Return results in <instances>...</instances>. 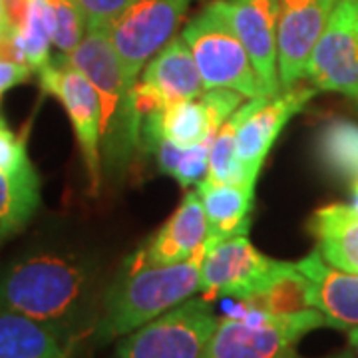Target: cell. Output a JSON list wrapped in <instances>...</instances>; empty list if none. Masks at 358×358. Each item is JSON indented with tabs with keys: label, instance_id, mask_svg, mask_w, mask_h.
Returning a JSON list of instances; mask_svg holds the SVG:
<instances>
[{
	"label": "cell",
	"instance_id": "1",
	"mask_svg": "<svg viewBox=\"0 0 358 358\" xmlns=\"http://www.w3.org/2000/svg\"><path fill=\"white\" fill-rule=\"evenodd\" d=\"M102 299L96 261L74 251L36 249L0 273V313L42 320L80 341L94 334Z\"/></svg>",
	"mask_w": 358,
	"mask_h": 358
},
{
	"label": "cell",
	"instance_id": "2",
	"mask_svg": "<svg viewBox=\"0 0 358 358\" xmlns=\"http://www.w3.org/2000/svg\"><path fill=\"white\" fill-rule=\"evenodd\" d=\"M205 249L207 245L176 265L136 267L124 261L103 291L102 313L92 334L94 343L106 345L122 338L199 293Z\"/></svg>",
	"mask_w": 358,
	"mask_h": 358
},
{
	"label": "cell",
	"instance_id": "3",
	"mask_svg": "<svg viewBox=\"0 0 358 358\" xmlns=\"http://www.w3.org/2000/svg\"><path fill=\"white\" fill-rule=\"evenodd\" d=\"M64 56L98 92L102 106V169L108 179H120L136 150L141 148V120L134 103V88L122 76L110 28H88L82 42Z\"/></svg>",
	"mask_w": 358,
	"mask_h": 358
},
{
	"label": "cell",
	"instance_id": "4",
	"mask_svg": "<svg viewBox=\"0 0 358 358\" xmlns=\"http://www.w3.org/2000/svg\"><path fill=\"white\" fill-rule=\"evenodd\" d=\"M320 327H329V320L317 308L273 315L239 301L217 322L203 358H285L301 336Z\"/></svg>",
	"mask_w": 358,
	"mask_h": 358
},
{
	"label": "cell",
	"instance_id": "5",
	"mask_svg": "<svg viewBox=\"0 0 358 358\" xmlns=\"http://www.w3.org/2000/svg\"><path fill=\"white\" fill-rule=\"evenodd\" d=\"M181 38L192 50L205 90H235L249 100L268 98L243 42L231 24L225 0H215L195 14L183 28Z\"/></svg>",
	"mask_w": 358,
	"mask_h": 358
},
{
	"label": "cell",
	"instance_id": "6",
	"mask_svg": "<svg viewBox=\"0 0 358 358\" xmlns=\"http://www.w3.org/2000/svg\"><path fill=\"white\" fill-rule=\"evenodd\" d=\"M217 322L209 299H187L122 336L114 358H203Z\"/></svg>",
	"mask_w": 358,
	"mask_h": 358
},
{
	"label": "cell",
	"instance_id": "7",
	"mask_svg": "<svg viewBox=\"0 0 358 358\" xmlns=\"http://www.w3.org/2000/svg\"><path fill=\"white\" fill-rule=\"evenodd\" d=\"M294 268V263L275 261L255 249L247 235L217 243H207L201 265V289L205 299L233 296L251 301L271 289Z\"/></svg>",
	"mask_w": 358,
	"mask_h": 358
},
{
	"label": "cell",
	"instance_id": "8",
	"mask_svg": "<svg viewBox=\"0 0 358 358\" xmlns=\"http://www.w3.org/2000/svg\"><path fill=\"white\" fill-rule=\"evenodd\" d=\"M36 74L42 92L58 98L68 112L88 173L90 192L98 195L102 185V106L98 92L64 54L52 56L50 62Z\"/></svg>",
	"mask_w": 358,
	"mask_h": 358
},
{
	"label": "cell",
	"instance_id": "9",
	"mask_svg": "<svg viewBox=\"0 0 358 358\" xmlns=\"http://www.w3.org/2000/svg\"><path fill=\"white\" fill-rule=\"evenodd\" d=\"M192 0H136L114 24L110 40L129 88L138 84L141 68L176 38Z\"/></svg>",
	"mask_w": 358,
	"mask_h": 358
},
{
	"label": "cell",
	"instance_id": "10",
	"mask_svg": "<svg viewBox=\"0 0 358 358\" xmlns=\"http://www.w3.org/2000/svg\"><path fill=\"white\" fill-rule=\"evenodd\" d=\"M305 78L322 92L358 100V0H338L310 54Z\"/></svg>",
	"mask_w": 358,
	"mask_h": 358
},
{
	"label": "cell",
	"instance_id": "11",
	"mask_svg": "<svg viewBox=\"0 0 358 358\" xmlns=\"http://www.w3.org/2000/svg\"><path fill=\"white\" fill-rule=\"evenodd\" d=\"M317 92L319 90L313 86L296 84L277 96L243 103V117L237 129V159L249 183H257L261 167L285 124L299 114Z\"/></svg>",
	"mask_w": 358,
	"mask_h": 358
},
{
	"label": "cell",
	"instance_id": "12",
	"mask_svg": "<svg viewBox=\"0 0 358 358\" xmlns=\"http://www.w3.org/2000/svg\"><path fill=\"white\" fill-rule=\"evenodd\" d=\"M243 94L227 88L205 90L199 98L179 100L143 120L141 134H162L179 148L213 141L221 126L243 106Z\"/></svg>",
	"mask_w": 358,
	"mask_h": 358
},
{
	"label": "cell",
	"instance_id": "13",
	"mask_svg": "<svg viewBox=\"0 0 358 358\" xmlns=\"http://www.w3.org/2000/svg\"><path fill=\"white\" fill-rule=\"evenodd\" d=\"M338 0H279V80L294 88L307 72L310 54L331 20Z\"/></svg>",
	"mask_w": 358,
	"mask_h": 358
},
{
	"label": "cell",
	"instance_id": "14",
	"mask_svg": "<svg viewBox=\"0 0 358 358\" xmlns=\"http://www.w3.org/2000/svg\"><path fill=\"white\" fill-rule=\"evenodd\" d=\"M225 10L267 96L281 94L279 80V0H225Z\"/></svg>",
	"mask_w": 358,
	"mask_h": 358
},
{
	"label": "cell",
	"instance_id": "15",
	"mask_svg": "<svg viewBox=\"0 0 358 358\" xmlns=\"http://www.w3.org/2000/svg\"><path fill=\"white\" fill-rule=\"evenodd\" d=\"M209 239V221L205 215L203 203L197 189L187 192L181 199L176 213L162 225V229L150 237V241L140 247L126 261L136 267H159L176 265L187 261L199 249H203Z\"/></svg>",
	"mask_w": 358,
	"mask_h": 358
},
{
	"label": "cell",
	"instance_id": "16",
	"mask_svg": "<svg viewBox=\"0 0 358 358\" xmlns=\"http://www.w3.org/2000/svg\"><path fill=\"white\" fill-rule=\"evenodd\" d=\"M307 281L308 305L320 310L329 327L350 331L358 327V273L329 265L319 251L294 263Z\"/></svg>",
	"mask_w": 358,
	"mask_h": 358
},
{
	"label": "cell",
	"instance_id": "17",
	"mask_svg": "<svg viewBox=\"0 0 358 358\" xmlns=\"http://www.w3.org/2000/svg\"><path fill=\"white\" fill-rule=\"evenodd\" d=\"M80 338L54 324L0 313V358H70Z\"/></svg>",
	"mask_w": 358,
	"mask_h": 358
},
{
	"label": "cell",
	"instance_id": "18",
	"mask_svg": "<svg viewBox=\"0 0 358 358\" xmlns=\"http://www.w3.org/2000/svg\"><path fill=\"white\" fill-rule=\"evenodd\" d=\"M140 82L162 94L167 106L179 100H193L205 92L199 68L183 38H173L162 52H157L141 72Z\"/></svg>",
	"mask_w": 358,
	"mask_h": 358
},
{
	"label": "cell",
	"instance_id": "19",
	"mask_svg": "<svg viewBox=\"0 0 358 358\" xmlns=\"http://www.w3.org/2000/svg\"><path fill=\"white\" fill-rule=\"evenodd\" d=\"M197 193L209 221L207 243H217L249 233L255 183L217 185L203 179L197 183Z\"/></svg>",
	"mask_w": 358,
	"mask_h": 358
},
{
	"label": "cell",
	"instance_id": "20",
	"mask_svg": "<svg viewBox=\"0 0 358 358\" xmlns=\"http://www.w3.org/2000/svg\"><path fill=\"white\" fill-rule=\"evenodd\" d=\"M317 239V251L333 267L358 273V211L352 205L319 207L308 223Z\"/></svg>",
	"mask_w": 358,
	"mask_h": 358
},
{
	"label": "cell",
	"instance_id": "21",
	"mask_svg": "<svg viewBox=\"0 0 358 358\" xmlns=\"http://www.w3.org/2000/svg\"><path fill=\"white\" fill-rule=\"evenodd\" d=\"M40 205V179L30 166L8 173L0 169V245L24 229Z\"/></svg>",
	"mask_w": 358,
	"mask_h": 358
},
{
	"label": "cell",
	"instance_id": "22",
	"mask_svg": "<svg viewBox=\"0 0 358 358\" xmlns=\"http://www.w3.org/2000/svg\"><path fill=\"white\" fill-rule=\"evenodd\" d=\"M213 141H201L189 148H179L162 134H141L143 150L152 152L159 169L171 176L181 187L197 185L207 176L209 150Z\"/></svg>",
	"mask_w": 358,
	"mask_h": 358
},
{
	"label": "cell",
	"instance_id": "23",
	"mask_svg": "<svg viewBox=\"0 0 358 358\" xmlns=\"http://www.w3.org/2000/svg\"><path fill=\"white\" fill-rule=\"evenodd\" d=\"M317 152L322 167L334 178L358 179V124L348 120H333L319 131Z\"/></svg>",
	"mask_w": 358,
	"mask_h": 358
},
{
	"label": "cell",
	"instance_id": "24",
	"mask_svg": "<svg viewBox=\"0 0 358 358\" xmlns=\"http://www.w3.org/2000/svg\"><path fill=\"white\" fill-rule=\"evenodd\" d=\"M20 50L24 52L26 64L32 72H40L52 60V46H54V26L52 14L46 0H30V8L26 20L18 32H14Z\"/></svg>",
	"mask_w": 358,
	"mask_h": 358
},
{
	"label": "cell",
	"instance_id": "25",
	"mask_svg": "<svg viewBox=\"0 0 358 358\" xmlns=\"http://www.w3.org/2000/svg\"><path fill=\"white\" fill-rule=\"evenodd\" d=\"M241 117H243V106L221 126L215 140L211 143L207 176H205V179L211 183H217V185L249 183L237 159V129L241 124Z\"/></svg>",
	"mask_w": 358,
	"mask_h": 358
},
{
	"label": "cell",
	"instance_id": "26",
	"mask_svg": "<svg viewBox=\"0 0 358 358\" xmlns=\"http://www.w3.org/2000/svg\"><path fill=\"white\" fill-rule=\"evenodd\" d=\"M247 303L263 308V310H268L273 315H291V313H301V310L313 308L308 305L307 281L299 273L296 265L291 273L281 277L271 289Z\"/></svg>",
	"mask_w": 358,
	"mask_h": 358
},
{
	"label": "cell",
	"instance_id": "27",
	"mask_svg": "<svg viewBox=\"0 0 358 358\" xmlns=\"http://www.w3.org/2000/svg\"><path fill=\"white\" fill-rule=\"evenodd\" d=\"M54 26V48L58 54H70L88 32L86 16L74 0H46Z\"/></svg>",
	"mask_w": 358,
	"mask_h": 358
},
{
	"label": "cell",
	"instance_id": "28",
	"mask_svg": "<svg viewBox=\"0 0 358 358\" xmlns=\"http://www.w3.org/2000/svg\"><path fill=\"white\" fill-rule=\"evenodd\" d=\"M30 166L32 164L26 154V134L16 136V131L6 124L4 115L0 114V169L16 173Z\"/></svg>",
	"mask_w": 358,
	"mask_h": 358
},
{
	"label": "cell",
	"instance_id": "29",
	"mask_svg": "<svg viewBox=\"0 0 358 358\" xmlns=\"http://www.w3.org/2000/svg\"><path fill=\"white\" fill-rule=\"evenodd\" d=\"M88 28H110L136 0H74Z\"/></svg>",
	"mask_w": 358,
	"mask_h": 358
},
{
	"label": "cell",
	"instance_id": "30",
	"mask_svg": "<svg viewBox=\"0 0 358 358\" xmlns=\"http://www.w3.org/2000/svg\"><path fill=\"white\" fill-rule=\"evenodd\" d=\"M30 74H32V68L28 64L0 60V100L8 90H13L18 84H24Z\"/></svg>",
	"mask_w": 358,
	"mask_h": 358
},
{
	"label": "cell",
	"instance_id": "31",
	"mask_svg": "<svg viewBox=\"0 0 358 358\" xmlns=\"http://www.w3.org/2000/svg\"><path fill=\"white\" fill-rule=\"evenodd\" d=\"M345 355L346 358H358V327L348 331V350Z\"/></svg>",
	"mask_w": 358,
	"mask_h": 358
},
{
	"label": "cell",
	"instance_id": "32",
	"mask_svg": "<svg viewBox=\"0 0 358 358\" xmlns=\"http://www.w3.org/2000/svg\"><path fill=\"white\" fill-rule=\"evenodd\" d=\"M350 189H352V207L358 211V179L350 183Z\"/></svg>",
	"mask_w": 358,
	"mask_h": 358
},
{
	"label": "cell",
	"instance_id": "33",
	"mask_svg": "<svg viewBox=\"0 0 358 358\" xmlns=\"http://www.w3.org/2000/svg\"><path fill=\"white\" fill-rule=\"evenodd\" d=\"M0 28H8L6 24V16H4V6H2V0H0ZM10 30V28H8Z\"/></svg>",
	"mask_w": 358,
	"mask_h": 358
},
{
	"label": "cell",
	"instance_id": "34",
	"mask_svg": "<svg viewBox=\"0 0 358 358\" xmlns=\"http://www.w3.org/2000/svg\"><path fill=\"white\" fill-rule=\"evenodd\" d=\"M285 358H301V357H296L294 352H291V355H287ZM333 358H346V355H341V357H333Z\"/></svg>",
	"mask_w": 358,
	"mask_h": 358
},
{
	"label": "cell",
	"instance_id": "35",
	"mask_svg": "<svg viewBox=\"0 0 358 358\" xmlns=\"http://www.w3.org/2000/svg\"><path fill=\"white\" fill-rule=\"evenodd\" d=\"M6 32H13V30H8V28H0V38H2V36H4Z\"/></svg>",
	"mask_w": 358,
	"mask_h": 358
}]
</instances>
